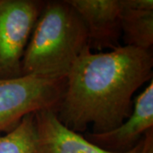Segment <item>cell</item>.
I'll return each instance as SVG.
<instances>
[{
    "label": "cell",
    "mask_w": 153,
    "mask_h": 153,
    "mask_svg": "<svg viewBox=\"0 0 153 153\" xmlns=\"http://www.w3.org/2000/svg\"><path fill=\"white\" fill-rule=\"evenodd\" d=\"M152 50L119 46L93 53L87 45L66 75V89L56 110L60 122L76 132L111 131L126 121L133 110V96L152 80Z\"/></svg>",
    "instance_id": "obj_1"
},
{
    "label": "cell",
    "mask_w": 153,
    "mask_h": 153,
    "mask_svg": "<svg viewBox=\"0 0 153 153\" xmlns=\"http://www.w3.org/2000/svg\"><path fill=\"white\" fill-rule=\"evenodd\" d=\"M87 45L85 26L68 1H45L22 58V76H66Z\"/></svg>",
    "instance_id": "obj_2"
},
{
    "label": "cell",
    "mask_w": 153,
    "mask_h": 153,
    "mask_svg": "<svg viewBox=\"0 0 153 153\" xmlns=\"http://www.w3.org/2000/svg\"><path fill=\"white\" fill-rule=\"evenodd\" d=\"M66 76L26 75L0 79V133H10L29 114L56 111L66 89Z\"/></svg>",
    "instance_id": "obj_3"
},
{
    "label": "cell",
    "mask_w": 153,
    "mask_h": 153,
    "mask_svg": "<svg viewBox=\"0 0 153 153\" xmlns=\"http://www.w3.org/2000/svg\"><path fill=\"white\" fill-rule=\"evenodd\" d=\"M44 2L0 0V79L22 76V58Z\"/></svg>",
    "instance_id": "obj_4"
},
{
    "label": "cell",
    "mask_w": 153,
    "mask_h": 153,
    "mask_svg": "<svg viewBox=\"0 0 153 153\" xmlns=\"http://www.w3.org/2000/svg\"><path fill=\"white\" fill-rule=\"evenodd\" d=\"M153 128V80L133 101L130 116L119 127L102 134L88 133L85 139L100 148L113 153L131 151Z\"/></svg>",
    "instance_id": "obj_5"
},
{
    "label": "cell",
    "mask_w": 153,
    "mask_h": 153,
    "mask_svg": "<svg viewBox=\"0 0 153 153\" xmlns=\"http://www.w3.org/2000/svg\"><path fill=\"white\" fill-rule=\"evenodd\" d=\"M81 17L90 49L101 51L121 46L120 0H67Z\"/></svg>",
    "instance_id": "obj_6"
},
{
    "label": "cell",
    "mask_w": 153,
    "mask_h": 153,
    "mask_svg": "<svg viewBox=\"0 0 153 153\" xmlns=\"http://www.w3.org/2000/svg\"><path fill=\"white\" fill-rule=\"evenodd\" d=\"M34 122L37 140L33 153H113L100 148L67 128L58 119L55 110L37 111L34 114ZM142 140L125 153H140Z\"/></svg>",
    "instance_id": "obj_7"
},
{
    "label": "cell",
    "mask_w": 153,
    "mask_h": 153,
    "mask_svg": "<svg viewBox=\"0 0 153 153\" xmlns=\"http://www.w3.org/2000/svg\"><path fill=\"white\" fill-rule=\"evenodd\" d=\"M122 38L125 45L151 50L153 44V10L127 7L120 0Z\"/></svg>",
    "instance_id": "obj_8"
},
{
    "label": "cell",
    "mask_w": 153,
    "mask_h": 153,
    "mask_svg": "<svg viewBox=\"0 0 153 153\" xmlns=\"http://www.w3.org/2000/svg\"><path fill=\"white\" fill-rule=\"evenodd\" d=\"M34 114L26 116L10 133L0 135V153L34 152L37 140Z\"/></svg>",
    "instance_id": "obj_9"
},
{
    "label": "cell",
    "mask_w": 153,
    "mask_h": 153,
    "mask_svg": "<svg viewBox=\"0 0 153 153\" xmlns=\"http://www.w3.org/2000/svg\"><path fill=\"white\" fill-rule=\"evenodd\" d=\"M122 1L124 5L132 9L153 10L152 0H122Z\"/></svg>",
    "instance_id": "obj_10"
},
{
    "label": "cell",
    "mask_w": 153,
    "mask_h": 153,
    "mask_svg": "<svg viewBox=\"0 0 153 153\" xmlns=\"http://www.w3.org/2000/svg\"><path fill=\"white\" fill-rule=\"evenodd\" d=\"M140 153H153V128L145 134Z\"/></svg>",
    "instance_id": "obj_11"
}]
</instances>
